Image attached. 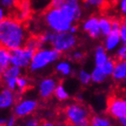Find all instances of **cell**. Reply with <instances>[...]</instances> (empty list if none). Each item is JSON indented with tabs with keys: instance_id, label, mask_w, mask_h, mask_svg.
<instances>
[{
	"instance_id": "obj_2",
	"label": "cell",
	"mask_w": 126,
	"mask_h": 126,
	"mask_svg": "<svg viewBox=\"0 0 126 126\" xmlns=\"http://www.w3.org/2000/svg\"><path fill=\"white\" fill-rule=\"evenodd\" d=\"M43 21L50 31L56 33L69 32L71 26L75 24L69 16L61 8L48 6L43 12Z\"/></svg>"
},
{
	"instance_id": "obj_25",
	"label": "cell",
	"mask_w": 126,
	"mask_h": 126,
	"mask_svg": "<svg viewBox=\"0 0 126 126\" xmlns=\"http://www.w3.org/2000/svg\"><path fill=\"white\" fill-rule=\"evenodd\" d=\"M30 87H31V84H30V80L28 78L24 76H21L17 80V93L18 94H24V92H26L27 90L29 89Z\"/></svg>"
},
{
	"instance_id": "obj_26",
	"label": "cell",
	"mask_w": 126,
	"mask_h": 126,
	"mask_svg": "<svg viewBox=\"0 0 126 126\" xmlns=\"http://www.w3.org/2000/svg\"><path fill=\"white\" fill-rule=\"evenodd\" d=\"M116 65V60L114 59H109V61L107 62L104 64L103 66H101V68L103 69V71L105 72V74L107 77L112 76L113 73V70L115 68Z\"/></svg>"
},
{
	"instance_id": "obj_43",
	"label": "cell",
	"mask_w": 126,
	"mask_h": 126,
	"mask_svg": "<svg viewBox=\"0 0 126 126\" xmlns=\"http://www.w3.org/2000/svg\"><path fill=\"white\" fill-rule=\"evenodd\" d=\"M41 1H43V2H48L49 1V2H50V0H41Z\"/></svg>"
},
{
	"instance_id": "obj_36",
	"label": "cell",
	"mask_w": 126,
	"mask_h": 126,
	"mask_svg": "<svg viewBox=\"0 0 126 126\" xmlns=\"http://www.w3.org/2000/svg\"><path fill=\"white\" fill-rule=\"evenodd\" d=\"M40 126H59V125L56 123H54V122L50 121V120H44V121L41 122Z\"/></svg>"
},
{
	"instance_id": "obj_22",
	"label": "cell",
	"mask_w": 126,
	"mask_h": 126,
	"mask_svg": "<svg viewBox=\"0 0 126 126\" xmlns=\"http://www.w3.org/2000/svg\"><path fill=\"white\" fill-rule=\"evenodd\" d=\"M82 2L85 7L89 9H104L110 4L109 0H82Z\"/></svg>"
},
{
	"instance_id": "obj_8",
	"label": "cell",
	"mask_w": 126,
	"mask_h": 126,
	"mask_svg": "<svg viewBox=\"0 0 126 126\" xmlns=\"http://www.w3.org/2000/svg\"><path fill=\"white\" fill-rule=\"evenodd\" d=\"M38 105V101L34 98H23L16 102L13 107V113L16 118H26L37 110Z\"/></svg>"
},
{
	"instance_id": "obj_40",
	"label": "cell",
	"mask_w": 126,
	"mask_h": 126,
	"mask_svg": "<svg viewBox=\"0 0 126 126\" xmlns=\"http://www.w3.org/2000/svg\"><path fill=\"white\" fill-rule=\"evenodd\" d=\"M121 21H122V24H123L124 26L126 27V16H124V17H122Z\"/></svg>"
},
{
	"instance_id": "obj_33",
	"label": "cell",
	"mask_w": 126,
	"mask_h": 126,
	"mask_svg": "<svg viewBox=\"0 0 126 126\" xmlns=\"http://www.w3.org/2000/svg\"><path fill=\"white\" fill-rule=\"evenodd\" d=\"M119 5V11H120V13L121 15L124 16H126V0H120L118 2Z\"/></svg>"
},
{
	"instance_id": "obj_4",
	"label": "cell",
	"mask_w": 126,
	"mask_h": 126,
	"mask_svg": "<svg viewBox=\"0 0 126 126\" xmlns=\"http://www.w3.org/2000/svg\"><path fill=\"white\" fill-rule=\"evenodd\" d=\"M61 57V53L53 48H41L35 51L29 68L32 72L43 69L51 63L57 61Z\"/></svg>"
},
{
	"instance_id": "obj_21",
	"label": "cell",
	"mask_w": 126,
	"mask_h": 126,
	"mask_svg": "<svg viewBox=\"0 0 126 126\" xmlns=\"http://www.w3.org/2000/svg\"><path fill=\"white\" fill-rule=\"evenodd\" d=\"M55 70L62 77H68L72 73V66L68 61H61L57 63Z\"/></svg>"
},
{
	"instance_id": "obj_3",
	"label": "cell",
	"mask_w": 126,
	"mask_h": 126,
	"mask_svg": "<svg viewBox=\"0 0 126 126\" xmlns=\"http://www.w3.org/2000/svg\"><path fill=\"white\" fill-rule=\"evenodd\" d=\"M66 123L71 126H90L91 113L88 107L79 102H72L66 105L63 110Z\"/></svg>"
},
{
	"instance_id": "obj_42",
	"label": "cell",
	"mask_w": 126,
	"mask_h": 126,
	"mask_svg": "<svg viewBox=\"0 0 126 126\" xmlns=\"http://www.w3.org/2000/svg\"><path fill=\"white\" fill-rule=\"evenodd\" d=\"M119 1H120V0H109L110 4H111V3H113V4H116V3H117V4H118Z\"/></svg>"
},
{
	"instance_id": "obj_5",
	"label": "cell",
	"mask_w": 126,
	"mask_h": 126,
	"mask_svg": "<svg viewBox=\"0 0 126 126\" xmlns=\"http://www.w3.org/2000/svg\"><path fill=\"white\" fill-rule=\"evenodd\" d=\"M78 44V38L76 34H73L69 32H54L52 40L50 42V46L54 50L61 53L71 51Z\"/></svg>"
},
{
	"instance_id": "obj_1",
	"label": "cell",
	"mask_w": 126,
	"mask_h": 126,
	"mask_svg": "<svg viewBox=\"0 0 126 126\" xmlns=\"http://www.w3.org/2000/svg\"><path fill=\"white\" fill-rule=\"evenodd\" d=\"M26 31L23 23L15 17H6L0 22L1 47L14 50L26 43Z\"/></svg>"
},
{
	"instance_id": "obj_24",
	"label": "cell",
	"mask_w": 126,
	"mask_h": 126,
	"mask_svg": "<svg viewBox=\"0 0 126 126\" xmlns=\"http://www.w3.org/2000/svg\"><path fill=\"white\" fill-rule=\"evenodd\" d=\"M54 97L60 102H64L69 98V94L62 83H59L54 92Z\"/></svg>"
},
{
	"instance_id": "obj_19",
	"label": "cell",
	"mask_w": 126,
	"mask_h": 126,
	"mask_svg": "<svg viewBox=\"0 0 126 126\" xmlns=\"http://www.w3.org/2000/svg\"><path fill=\"white\" fill-rule=\"evenodd\" d=\"M11 66V50L4 47L0 49V71L2 73Z\"/></svg>"
},
{
	"instance_id": "obj_9",
	"label": "cell",
	"mask_w": 126,
	"mask_h": 126,
	"mask_svg": "<svg viewBox=\"0 0 126 126\" xmlns=\"http://www.w3.org/2000/svg\"><path fill=\"white\" fill-rule=\"evenodd\" d=\"M21 77V68L11 65L8 68L1 73V79L4 87L13 91L17 89V80Z\"/></svg>"
},
{
	"instance_id": "obj_38",
	"label": "cell",
	"mask_w": 126,
	"mask_h": 126,
	"mask_svg": "<svg viewBox=\"0 0 126 126\" xmlns=\"http://www.w3.org/2000/svg\"><path fill=\"white\" fill-rule=\"evenodd\" d=\"M78 30H79L78 25H77V24H73V25L71 26L70 30H69V32H71V33H73V34H76V32H78Z\"/></svg>"
},
{
	"instance_id": "obj_32",
	"label": "cell",
	"mask_w": 126,
	"mask_h": 126,
	"mask_svg": "<svg viewBox=\"0 0 126 126\" xmlns=\"http://www.w3.org/2000/svg\"><path fill=\"white\" fill-rule=\"evenodd\" d=\"M66 0H50V7L52 8H61L65 4Z\"/></svg>"
},
{
	"instance_id": "obj_28",
	"label": "cell",
	"mask_w": 126,
	"mask_h": 126,
	"mask_svg": "<svg viewBox=\"0 0 126 126\" xmlns=\"http://www.w3.org/2000/svg\"><path fill=\"white\" fill-rule=\"evenodd\" d=\"M85 58H86V54L83 50H73L69 55V59L75 62H82L85 60Z\"/></svg>"
},
{
	"instance_id": "obj_39",
	"label": "cell",
	"mask_w": 126,
	"mask_h": 126,
	"mask_svg": "<svg viewBox=\"0 0 126 126\" xmlns=\"http://www.w3.org/2000/svg\"><path fill=\"white\" fill-rule=\"evenodd\" d=\"M119 124H120V126H126V116H124L121 120H119Z\"/></svg>"
},
{
	"instance_id": "obj_23",
	"label": "cell",
	"mask_w": 126,
	"mask_h": 126,
	"mask_svg": "<svg viewBox=\"0 0 126 126\" xmlns=\"http://www.w3.org/2000/svg\"><path fill=\"white\" fill-rule=\"evenodd\" d=\"M91 77H92V82L96 83V84H100L103 83L104 81L106 80L108 77L105 74V72L103 71L101 67H97L95 66L93 68L92 72H91Z\"/></svg>"
},
{
	"instance_id": "obj_37",
	"label": "cell",
	"mask_w": 126,
	"mask_h": 126,
	"mask_svg": "<svg viewBox=\"0 0 126 126\" xmlns=\"http://www.w3.org/2000/svg\"><path fill=\"white\" fill-rule=\"evenodd\" d=\"M5 18H6V16H5V10L3 7H1V9H0V20L2 21Z\"/></svg>"
},
{
	"instance_id": "obj_6",
	"label": "cell",
	"mask_w": 126,
	"mask_h": 126,
	"mask_svg": "<svg viewBox=\"0 0 126 126\" xmlns=\"http://www.w3.org/2000/svg\"><path fill=\"white\" fill-rule=\"evenodd\" d=\"M35 50L24 46L16 50H11V65L20 68L30 67Z\"/></svg>"
},
{
	"instance_id": "obj_30",
	"label": "cell",
	"mask_w": 126,
	"mask_h": 126,
	"mask_svg": "<svg viewBox=\"0 0 126 126\" xmlns=\"http://www.w3.org/2000/svg\"><path fill=\"white\" fill-rule=\"evenodd\" d=\"M40 124H41V122L39 121V119L32 116V117L25 119L20 126H40Z\"/></svg>"
},
{
	"instance_id": "obj_41",
	"label": "cell",
	"mask_w": 126,
	"mask_h": 126,
	"mask_svg": "<svg viewBox=\"0 0 126 126\" xmlns=\"http://www.w3.org/2000/svg\"><path fill=\"white\" fill-rule=\"evenodd\" d=\"M59 126H71L70 124H68V123H61L59 124Z\"/></svg>"
},
{
	"instance_id": "obj_20",
	"label": "cell",
	"mask_w": 126,
	"mask_h": 126,
	"mask_svg": "<svg viewBox=\"0 0 126 126\" xmlns=\"http://www.w3.org/2000/svg\"><path fill=\"white\" fill-rule=\"evenodd\" d=\"M90 126H113V124L109 116L105 114L92 115Z\"/></svg>"
},
{
	"instance_id": "obj_10",
	"label": "cell",
	"mask_w": 126,
	"mask_h": 126,
	"mask_svg": "<svg viewBox=\"0 0 126 126\" xmlns=\"http://www.w3.org/2000/svg\"><path fill=\"white\" fill-rule=\"evenodd\" d=\"M58 80L52 77L44 78L40 81L38 85V94L43 100H47L54 95L56 87L58 86Z\"/></svg>"
},
{
	"instance_id": "obj_27",
	"label": "cell",
	"mask_w": 126,
	"mask_h": 126,
	"mask_svg": "<svg viewBox=\"0 0 126 126\" xmlns=\"http://www.w3.org/2000/svg\"><path fill=\"white\" fill-rule=\"evenodd\" d=\"M78 79H79V82L81 83L83 86H87L92 82V77L91 74L88 73L87 70L85 69H80L78 75Z\"/></svg>"
},
{
	"instance_id": "obj_18",
	"label": "cell",
	"mask_w": 126,
	"mask_h": 126,
	"mask_svg": "<svg viewBox=\"0 0 126 126\" xmlns=\"http://www.w3.org/2000/svg\"><path fill=\"white\" fill-rule=\"evenodd\" d=\"M99 28L102 36L106 37L110 34L113 28V18L108 16H101L99 17Z\"/></svg>"
},
{
	"instance_id": "obj_29",
	"label": "cell",
	"mask_w": 126,
	"mask_h": 126,
	"mask_svg": "<svg viewBox=\"0 0 126 126\" xmlns=\"http://www.w3.org/2000/svg\"><path fill=\"white\" fill-rule=\"evenodd\" d=\"M20 0H1V5L5 10H11L16 8Z\"/></svg>"
},
{
	"instance_id": "obj_16",
	"label": "cell",
	"mask_w": 126,
	"mask_h": 126,
	"mask_svg": "<svg viewBox=\"0 0 126 126\" xmlns=\"http://www.w3.org/2000/svg\"><path fill=\"white\" fill-rule=\"evenodd\" d=\"M112 78L116 83L126 86V61H116Z\"/></svg>"
},
{
	"instance_id": "obj_11",
	"label": "cell",
	"mask_w": 126,
	"mask_h": 126,
	"mask_svg": "<svg viewBox=\"0 0 126 126\" xmlns=\"http://www.w3.org/2000/svg\"><path fill=\"white\" fill-rule=\"evenodd\" d=\"M61 10L65 12L74 22H79L82 17V8L79 0H66Z\"/></svg>"
},
{
	"instance_id": "obj_17",
	"label": "cell",
	"mask_w": 126,
	"mask_h": 126,
	"mask_svg": "<svg viewBox=\"0 0 126 126\" xmlns=\"http://www.w3.org/2000/svg\"><path fill=\"white\" fill-rule=\"evenodd\" d=\"M107 50H105L104 45H97L94 49V63L95 66L101 67L109 61L107 55Z\"/></svg>"
},
{
	"instance_id": "obj_13",
	"label": "cell",
	"mask_w": 126,
	"mask_h": 126,
	"mask_svg": "<svg viewBox=\"0 0 126 126\" xmlns=\"http://www.w3.org/2000/svg\"><path fill=\"white\" fill-rule=\"evenodd\" d=\"M18 100H17V94L16 91L10 90L4 87L0 93V108L2 110H6L15 106Z\"/></svg>"
},
{
	"instance_id": "obj_15",
	"label": "cell",
	"mask_w": 126,
	"mask_h": 126,
	"mask_svg": "<svg viewBox=\"0 0 126 126\" xmlns=\"http://www.w3.org/2000/svg\"><path fill=\"white\" fill-rule=\"evenodd\" d=\"M31 14L32 8L29 0H20L16 6V16L15 18L24 23L27 19H29Z\"/></svg>"
},
{
	"instance_id": "obj_7",
	"label": "cell",
	"mask_w": 126,
	"mask_h": 126,
	"mask_svg": "<svg viewBox=\"0 0 126 126\" xmlns=\"http://www.w3.org/2000/svg\"><path fill=\"white\" fill-rule=\"evenodd\" d=\"M106 112L111 118L121 120L126 116V97L113 95L109 97L106 104Z\"/></svg>"
},
{
	"instance_id": "obj_14",
	"label": "cell",
	"mask_w": 126,
	"mask_h": 126,
	"mask_svg": "<svg viewBox=\"0 0 126 126\" xmlns=\"http://www.w3.org/2000/svg\"><path fill=\"white\" fill-rule=\"evenodd\" d=\"M120 30L118 28H113L110 34L105 37L104 46L107 51H112L117 48L120 42H121V37H120Z\"/></svg>"
},
{
	"instance_id": "obj_35",
	"label": "cell",
	"mask_w": 126,
	"mask_h": 126,
	"mask_svg": "<svg viewBox=\"0 0 126 126\" xmlns=\"http://www.w3.org/2000/svg\"><path fill=\"white\" fill-rule=\"evenodd\" d=\"M4 126H18L16 125V117L15 115L11 116V117H8L7 118V122L6 124Z\"/></svg>"
},
{
	"instance_id": "obj_12",
	"label": "cell",
	"mask_w": 126,
	"mask_h": 126,
	"mask_svg": "<svg viewBox=\"0 0 126 126\" xmlns=\"http://www.w3.org/2000/svg\"><path fill=\"white\" fill-rule=\"evenodd\" d=\"M82 29L91 39L95 40L102 36L99 28V17L96 16H91L87 20H85L82 24Z\"/></svg>"
},
{
	"instance_id": "obj_31",
	"label": "cell",
	"mask_w": 126,
	"mask_h": 126,
	"mask_svg": "<svg viewBox=\"0 0 126 126\" xmlns=\"http://www.w3.org/2000/svg\"><path fill=\"white\" fill-rule=\"evenodd\" d=\"M117 61H126V45H123L116 52Z\"/></svg>"
},
{
	"instance_id": "obj_34",
	"label": "cell",
	"mask_w": 126,
	"mask_h": 126,
	"mask_svg": "<svg viewBox=\"0 0 126 126\" xmlns=\"http://www.w3.org/2000/svg\"><path fill=\"white\" fill-rule=\"evenodd\" d=\"M120 37H121V42L123 44L126 45V27L122 25L121 30H120Z\"/></svg>"
}]
</instances>
